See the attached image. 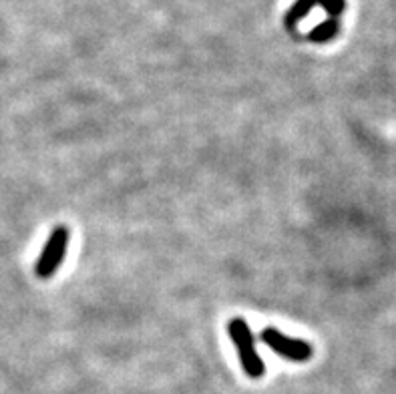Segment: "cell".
Returning <instances> with one entry per match:
<instances>
[{"instance_id":"5","label":"cell","mask_w":396,"mask_h":394,"mask_svg":"<svg viewBox=\"0 0 396 394\" xmlns=\"http://www.w3.org/2000/svg\"><path fill=\"white\" fill-rule=\"evenodd\" d=\"M314 6H318V0H296L294 6L285 14V25L296 26V23H300L304 16H308V13Z\"/></svg>"},{"instance_id":"2","label":"cell","mask_w":396,"mask_h":394,"mask_svg":"<svg viewBox=\"0 0 396 394\" xmlns=\"http://www.w3.org/2000/svg\"><path fill=\"white\" fill-rule=\"evenodd\" d=\"M69 247V230L64 225H59L52 230L47 244L40 252V258L37 261V276L38 278H50L55 271L59 270Z\"/></svg>"},{"instance_id":"6","label":"cell","mask_w":396,"mask_h":394,"mask_svg":"<svg viewBox=\"0 0 396 394\" xmlns=\"http://www.w3.org/2000/svg\"><path fill=\"white\" fill-rule=\"evenodd\" d=\"M318 4H320L332 18L340 16V14L344 13V9H346V0H318Z\"/></svg>"},{"instance_id":"4","label":"cell","mask_w":396,"mask_h":394,"mask_svg":"<svg viewBox=\"0 0 396 394\" xmlns=\"http://www.w3.org/2000/svg\"><path fill=\"white\" fill-rule=\"evenodd\" d=\"M338 28H340L338 21L336 18H328V21H324L318 26H314L310 30L308 38L312 43H328V40H332L338 35Z\"/></svg>"},{"instance_id":"3","label":"cell","mask_w":396,"mask_h":394,"mask_svg":"<svg viewBox=\"0 0 396 394\" xmlns=\"http://www.w3.org/2000/svg\"><path fill=\"white\" fill-rule=\"evenodd\" d=\"M261 342L270 346L278 356L292 360V362H306L312 356V346L306 340L290 338L276 328H266L261 332Z\"/></svg>"},{"instance_id":"1","label":"cell","mask_w":396,"mask_h":394,"mask_svg":"<svg viewBox=\"0 0 396 394\" xmlns=\"http://www.w3.org/2000/svg\"><path fill=\"white\" fill-rule=\"evenodd\" d=\"M227 332H230V338H232L235 350H237L242 368L246 370V374L251 378H260L266 368H264V360L256 350V340H254V334L249 330L248 322L244 318H232L227 324Z\"/></svg>"}]
</instances>
